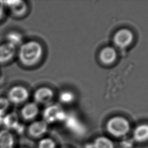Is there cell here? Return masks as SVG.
I'll list each match as a JSON object with an SVG mask.
<instances>
[{
	"instance_id": "obj_14",
	"label": "cell",
	"mask_w": 148,
	"mask_h": 148,
	"mask_svg": "<svg viewBox=\"0 0 148 148\" xmlns=\"http://www.w3.org/2000/svg\"><path fill=\"white\" fill-rule=\"evenodd\" d=\"M6 130H16L19 125L18 117L15 113H10L5 114L3 117V123Z\"/></svg>"
},
{
	"instance_id": "obj_11",
	"label": "cell",
	"mask_w": 148,
	"mask_h": 148,
	"mask_svg": "<svg viewBox=\"0 0 148 148\" xmlns=\"http://www.w3.org/2000/svg\"><path fill=\"white\" fill-rule=\"evenodd\" d=\"M99 57L102 64L110 65L116 61L117 53L113 47H106L101 51Z\"/></svg>"
},
{
	"instance_id": "obj_13",
	"label": "cell",
	"mask_w": 148,
	"mask_h": 148,
	"mask_svg": "<svg viewBox=\"0 0 148 148\" xmlns=\"http://www.w3.org/2000/svg\"><path fill=\"white\" fill-rule=\"evenodd\" d=\"M14 137L8 130L0 131V148H13Z\"/></svg>"
},
{
	"instance_id": "obj_15",
	"label": "cell",
	"mask_w": 148,
	"mask_h": 148,
	"mask_svg": "<svg viewBox=\"0 0 148 148\" xmlns=\"http://www.w3.org/2000/svg\"><path fill=\"white\" fill-rule=\"evenodd\" d=\"M93 148H114L113 141L104 136H98L94 140Z\"/></svg>"
},
{
	"instance_id": "obj_20",
	"label": "cell",
	"mask_w": 148,
	"mask_h": 148,
	"mask_svg": "<svg viewBox=\"0 0 148 148\" xmlns=\"http://www.w3.org/2000/svg\"><path fill=\"white\" fill-rule=\"evenodd\" d=\"M5 5L3 1H0V19L2 17L4 12L5 9Z\"/></svg>"
},
{
	"instance_id": "obj_12",
	"label": "cell",
	"mask_w": 148,
	"mask_h": 148,
	"mask_svg": "<svg viewBox=\"0 0 148 148\" xmlns=\"http://www.w3.org/2000/svg\"><path fill=\"white\" fill-rule=\"evenodd\" d=\"M133 138L139 143L148 140V124H142L138 125L134 131Z\"/></svg>"
},
{
	"instance_id": "obj_2",
	"label": "cell",
	"mask_w": 148,
	"mask_h": 148,
	"mask_svg": "<svg viewBox=\"0 0 148 148\" xmlns=\"http://www.w3.org/2000/svg\"><path fill=\"white\" fill-rule=\"evenodd\" d=\"M107 131L115 137L125 136L130 130V125L127 119L120 116L110 119L106 125Z\"/></svg>"
},
{
	"instance_id": "obj_1",
	"label": "cell",
	"mask_w": 148,
	"mask_h": 148,
	"mask_svg": "<svg viewBox=\"0 0 148 148\" xmlns=\"http://www.w3.org/2000/svg\"><path fill=\"white\" fill-rule=\"evenodd\" d=\"M43 54L41 45L34 40L22 43L18 50V57L20 62L24 65L30 66L39 61Z\"/></svg>"
},
{
	"instance_id": "obj_16",
	"label": "cell",
	"mask_w": 148,
	"mask_h": 148,
	"mask_svg": "<svg viewBox=\"0 0 148 148\" xmlns=\"http://www.w3.org/2000/svg\"><path fill=\"white\" fill-rule=\"evenodd\" d=\"M6 39L8 43L16 47L22 44L23 36L21 34L18 32L11 31L7 34Z\"/></svg>"
},
{
	"instance_id": "obj_6",
	"label": "cell",
	"mask_w": 148,
	"mask_h": 148,
	"mask_svg": "<svg viewBox=\"0 0 148 148\" xmlns=\"http://www.w3.org/2000/svg\"><path fill=\"white\" fill-rule=\"evenodd\" d=\"M53 95V91L51 89L47 87H42L34 92V99L36 104L45 105L51 101Z\"/></svg>"
},
{
	"instance_id": "obj_5",
	"label": "cell",
	"mask_w": 148,
	"mask_h": 148,
	"mask_svg": "<svg viewBox=\"0 0 148 148\" xmlns=\"http://www.w3.org/2000/svg\"><path fill=\"white\" fill-rule=\"evenodd\" d=\"M134 35L128 29H121L115 34L113 38L114 44L119 47L125 48L132 42Z\"/></svg>"
},
{
	"instance_id": "obj_18",
	"label": "cell",
	"mask_w": 148,
	"mask_h": 148,
	"mask_svg": "<svg viewBox=\"0 0 148 148\" xmlns=\"http://www.w3.org/2000/svg\"><path fill=\"white\" fill-rule=\"evenodd\" d=\"M74 99L73 94L68 91L62 92L60 95V100L65 103H69L72 102Z\"/></svg>"
},
{
	"instance_id": "obj_7",
	"label": "cell",
	"mask_w": 148,
	"mask_h": 148,
	"mask_svg": "<svg viewBox=\"0 0 148 148\" xmlns=\"http://www.w3.org/2000/svg\"><path fill=\"white\" fill-rule=\"evenodd\" d=\"M5 6L8 8L10 12L16 16L23 15L27 10L25 1L21 0H8L3 1Z\"/></svg>"
},
{
	"instance_id": "obj_8",
	"label": "cell",
	"mask_w": 148,
	"mask_h": 148,
	"mask_svg": "<svg viewBox=\"0 0 148 148\" xmlns=\"http://www.w3.org/2000/svg\"><path fill=\"white\" fill-rule=\"evenodd\" d=\"M47 131V124L44 120L35 121L28 128L29 135L35 139L42 137Z\"/></svg>"
},
{
	"instance_id": "obj_9",
	"label": "cell",
	"mask_w": 148,
	"mask_h": 148,
	"mask_svg": "<svg viewBox=\"0 0 148 148\" xmlns=\"http://www.w3.org/2000/svg\"><path fill=\"white\" fill-rule=\"evenodd\" d=\"M39 113V107L35 102H28L24 105L21 110L23 119L26 121L34 120Z\"/></svg>"
},
{
	"instance_id": "obj_4",
	"label": "cell",
	"mask_w": 148,
	"mask_h": 148,
	"mask_svg": "<svg viewBox=\"0 0 148 148\" xmlns=\"http://www.w3.org/2000/svg\"><path fill=\"white\" fill-rule=\"evenodd\" d=\"M64 116V110L57 105H51L47 106L43 112V120L47 124L62 120Z\"/></svg>"
},
{
	"instance_id": "obj_19",
	"label": "cell",
	"mask_w": 148,
	"mask_h": 148,
	"mask_svg": "<svg viewBox=\"0 0 148 148\" xmlns=\"http://www.w3.org/2000/svg\"><path fill=\"white\" fill-rule=\"evenodd\" d=\"M10 102L7 98L0 97V116H4L9 108Z\"/></svg>"
},
{
	"instance_id": "obj_3",
	"label": "cell",
	"mask_w": 148,
	"mask_h": 148,
	"mask_svg": "<svg viewBox=\"0 0 148 148\" xmlns=\"http://www.w3.org/2000/svg\"><path fill=\"white\" fill-rule=\"evenodd\" d=\"M29 97L27 89L21 86L12 87L8 91V99L13 104L18 105L26 101Z\"/></svg>"
},
{
	"instance_id": "obj_17",
	"label": "cell",
	"mask_w": 148,
	"mask_h": 148,
	"mask_svg": "<svg viewBox=\"0 0 148 148\" xmlns=\"http://www.w3.org/2000/svg\"><path fill=\"white\" fill-rule=\"evenodd\" d=\"M38 148H56V143L51 138H44L39 141Z\"/></svg>"
},
{
	"instance_id": "obj_10",
	"label": "cell",
	"mask_w": 148,
	"mask_h": 148,
	"mask_svg": "<svg viewBox=\"0 0 148 148\" xmlns=\"http://www.w3.org/2000/svg\"><path fill=\"white\" fill-rule=\"evenodd\" d=\"M16 47L6 42L0 45V64L6 63L13 58Z\"/></svg>"
}]
</instances>
